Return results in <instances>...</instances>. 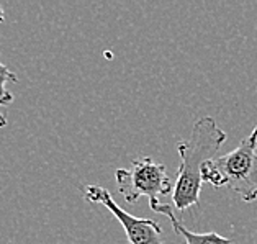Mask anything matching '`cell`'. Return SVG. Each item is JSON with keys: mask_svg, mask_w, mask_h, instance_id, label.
<instances>
[{"mask_svg": "<svg viewBox=\"0 0 257 244\" xmlns=\"http://www.w3.org/2000/svg\"><path fill=\"white\" fill-rule=\"evenodd\" d=\"M7 118H5V115L4 113H0V128H5L7 127Z\"/></svg>", "mask_w": 257, "mask_h": 244, "instance_id": "cell-7", "label": "cell"}, {"mask_svg": "<svg viewBox=\"0 0 257 244\" xmlns=\"http://www.w3.org/2000/svg\"><path fill=\"white\" fill-rule=\"evenodd\" d=\"M9 82H18V77L4 62H0V105H9L14 102V95L7 90Z\"/></svg>", "mask_w": 257, "mask_h": 244, "instance_id": "cell-6", "label": "cell"}, {"mask_svg": "<svg viewBox=\"0 0 257 244\" xmlns=\"http://www.w3.org/2000/svg\"><path fill=\"white\" fill-rule=\"evenodd\" d=\"M82 192L87 202L103 205L116 218L124 229L128 244H166L162 239V228L159 223L149 218H138L128 213L115 202V198L105 187L89 184L84 187Z\"/></svg>", "mask_w": 257, "mask_h": 244, "instance_id": "cell-4", "label": "cell"}, {"mask_svg": "<svg viewBox=\"0 0 257 244\" xmlns=\"http://www.w3.org/2000/svg\"><path fill=\"white\" fill-rule=\"evenodd\" d=\"M115 180L128 203H136L141 197H148L151 208L161 203V197L174 192L167 169L151 158H138L128 169H116Z\"/></svg>", "mask_w": 257, "mask_h": 244, "instance_id": "cell-3", "label": "cell"}, {"mask_svg": "<svg viewBox=\"0 0 257 244\" xmlns=\"http://www.w3.org/2000/svg\"><path fill=\"white\" fill-rule=\"evenodd\" d=\"M151 210L156 211V213L167 216L174 231H175V234L184 237L185 244H233V239H231V237H224L218 233H193V231L187 229L184 224L177 220V216L174 215V210L171 205L158 203Z\"/></svg>", "mask_w": 257, "mask_h": 244, "instance_id": "cell-5", "label": "cell"}, {"mask_svg": "<svg viewBox=\"0 0 257 244\" xmlns=\"http://www.w3.org/2000/svg\"><path fill=\"white\" fill-rule=\"evenodd\" d=\"M224 141L226 133L218 127L215 118L203 116L195 121L190 136L177 143L180 167L174 184L172 200L179 211H185L198 203L203 184L202 167L215 159Z\"/></svg>", "mask_w": 257, "mask_h": 244, "instance_id": "cell-1", "label": "cell"}, {"mask_svg": "<svg viewBox=\"0 0 257 244\" xmlns=\"http://www.w3.org/2000/svg\"><path fill=\"white\" fill-rule=\"evenodd\" d=\"M202 180L213 187H228L247 203L257 200V127L236 149L206 162Z\"/></svg>", "mask_w": 257, "mask_h": 244, "instance_id": "cell-2", "label": "cell"}, {"mask_svg": "<svg viewBox=\"0 0 257 244\" xmlns=\"http://www.w3.org/2000/svg\"><path fill=\"white\" fill-rule=\"evenodd\" d=\"M5 22V12L2 9V5H0V23H4Z\"/></svg>", "mask_w": 257, "mask_h": 244, "instance_id": "cell-8", "label": "cell"}]
</instances>
